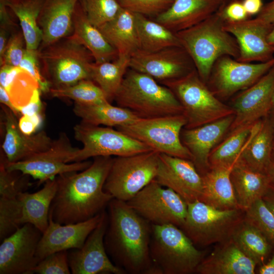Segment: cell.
I'll return each instance as SVG.
<instances>
[{"instance_id": "cell-1", "label": "cell", "mask_w": 274, "mask_h": 274, "mask_svg": "<svg viewBox=\"0 0 274 274\" xmlns=\"http://www.w3.org/2000/svg\"><path fill=\"white\" fill-rule=\"evenodd\" d=\"M113 159L111 156L95 157L85 169L55 177L57 190L49 214L54 222L77 223L104 210L114 198L104 189Z\"/></svg>"}, {"instance_id": "cell-2", "label": "cell", "mask_w": 274, "mask_h": 274, "mask_svg": "<svg viewBox=\"0 0 274 274\" xmlns=\"http://www.w3.org/2000/svg\"><path fill=\"white\" fill-rule=\"evenodd\" d=\"M108 207L104 243L113 263L130 273L156 274L150 256L152 224L125 201L113 198Z\"/></svg>"}, {"instance_id": "cell-3", "label": "cell", "mask_w": 274, "mask_h": 274, "mask_svg": "<svg viewBox=\"0 0 274 274\" xmlns=\"http://www.w3.org/2000/svg\"><path fill=\"white\" fill-rule=\"evenodd\" d=\"M224 23L217 11L198 24L176 33L181 46L190 56L200 78L206 83L219 58L228 55L237 59L239 57L237 42L226 30Z\"/></svg>"}, {"instance_id": "cell-4", "label": "cell", "mask_w": 274, "mask_h": 274, "mask_svg": "<svg viewBox=\"0 0 274 274\" xmlns=\"http://www.w3.org/2000/svg\"><path fill=\"white\" fill-rule=\"evenodd\" d=\"M118 106L138 117L150 118L183 114L182 107L167 87L151 76L127 70L114 98Z\"/></svg>"}, {"instance_id": "cell-5", "label": "cell", "mask_w": 274, "mask_h": 274, "mask_svg": "<svg viewBox=\"0 0 274 274\" xmlns=\"http://www.w3.org/2000/svg\"><path fill=\"white\" fill-rule=\"evenodd\" d=\"M150 256L157 274H190L196 272L206 257L179 227L152 224Z\"/></svg>"}, {"instance_id": "cell-6", "label": "cell", "mask_w": 274, "mask_h": 274, "mask_svg": "<svg viewBox=\"0 0 274 274\" xmlns=\"http://www.w3.org/2000/svg\"><path fill=\"white\" fill-rule=\"evenodd\" d=\"M38 50L42 73L50 89L63 88L82 80H90V67L94 58L90 52L71 36Z\"/></svg>"}, {"instance_id": "cell-7", "label": "cell", "mask_w": 274, "mask_h": 274, "mask_svg": "<svg viewBox=\"0 0 274 274\" xmlns=\"http://www.w3.org/2000/svg\"><path fill=\"white\" fill-rule=\"evenodd\" d=\"M160 83L169 88L180 103L187 121L185 128H195L234 115L232 108L213 93L196 69Z\"/></svg>"}, {"instance_id": "cell-8", "label": "cell", "mask_w": 274, "mask_h": 274, "mask_svg": "<svg viewBox=\"0 0 274 274\" xmlns=\"http://www.w3.org/2000/svg\"><path fill=\"white\" fill-rule=\"evenodd\" d=\"M244 218L242 209L220 210L198 200L188 203L180 228L195 246H207L231 238Z\"/></svg>"}, {"instance_id": "cell-9", "label": "cell", "mask_w": 274, "mask_h": 274, "mask_svg": "<svg viewBox=\"0 0 274 274\" xmlns=\"http://www.w3.org/2000/svg\"><path fill=\"white\" fill-rule=\"evenodd\" d=\"M187 123L183 114L141 118L116 129L138 140L152 150L192 161L190 151L183 144L181 133Z\"/></svg>"}, {"instance_id": "cell-10", "label": "cell", "mask_w": 274, "mask_h": 274, "mask_svg": "<svg viewBox=\"0 0 274 274\" xmlns=\"http://www.w3.org/2000/svg\"><path fill=\"white\" fill-rule=\"evenodd\" d=\"M159 154L152 150L113 158L104 190L114 198L128 201L155 179Z\"/></svg>"}, {"instance_id": "cell-11", "label": "cell", "mask_w": 274, "mask_h": 274, "mask_svg": "<svg viewBox=\"0 0 274 274\" xmlns=\"http://www.w3.org/2000/svg\"><path fill=\"white\" fill-rule=\"evenodd\" d=\"M79 149L72 146L67 135L61 133L47 150L16 162H8L2 152L1 160L10 171H19L39 181V184L54 179L61 174L80 172L88 167L92 161L70 163L71 156Z\"/></svg>"}, {"instance_id": "cell-12", "label": "cell", "mask_w": 274, "mask_h": 274, "mask_svg": "<svg viewBox=\"0 0 274 274\" xmlns=\"http://www.w3.org/2000/svg\"><path fill=\"white\" fill-rule=\"evenodd\" d=\"M75 139L83 144L71 156L70 163L97 156H126L152 150L144 143L111 127L81 122L74 127Z\"/></svg>"}, {"instance_id": "cell-13", "label": "cell", "mask_w": 274, "mask_h": 274, "mask_svg": "<svg viewBox=\"0 0 274 274\" xmlns=\"http://www.w3.org/2000/svg\"><path fill=\"white\" fill-rule=\"evenodd\" d=\"M126 202L151 224L181 228L187 213L188 204L183 198L155 179Z\"/></svg>"}, {"instance_id": "cell-14", "label": "cell", "mask_w": 274, "mask_h": 274, "mask_svg": "<svg viewBox=\"0 0 274 274\" xmlns=\"http://www.w3.org/2000/svg\"><path fill=\"white\" fill-rule=\"evenodd\" d=\"M274 65V57L264 62H244L224 55L214 63L207 84L219 99H226L258 81Z\"/></svg>"}, {"instance_id": "cell-15", "label": "cell", "mask_w": 274, "mask_h": 274, "mask_svg": "<svg viewBox=\"0 0 274 274\" xmlns=\"http://www.w3.org/2000/svg\"><path fill=\"white\" fill-rule=\"evenodd\" d=\"M43 233L26 223L0 246V274H32L39 263L36 254Z\"/></svg>"}, {"instance_id": "cell-16", "label": "cell", "mask_w": 274, "mask_h": 274, "mask_svg": "<svg viewBox=\"0 0 274 274\" xmlns=\"http://www.w3.org/2000/svg\"><path fill=\"white\" fill-rule=\"evenodd\" d=\"M129 68L147 74L157 82L176 79L196 69L182 46H172L153 52L138 50L130 58Z\"/></svg>"}, {"instance_id": "cell-17", "label": "cell", "mask_w": 274, "mask_h": 274, "mask_svg": "<svg viewBox=\"0 0 274 274\" xmlns=\"http://www.w3.org/2000/svg\"><path fill=\"white\" fill-rule=\"evenodd\" d=\"M274 65L258 81L234 96L231 107L234 118L227 134L253 125L266 116L272 107Z\"/></svg>"}, {"instance_id": "cell-18", "label": "cell", "mask_w": 274, "mask_h": 274, "mask_svg": "<svg viewBox=\"0 0 274 274\" xmlns=\"http://www.w3.org/2000/svg\"><path fill=\"white\" fill-rule=\"evenodd\" d=\"M108 215L104 211L101 220L89 235L80 249L68 252L69 266L73 274H123L125 271L116 265L108 256L104 237Z\"/></svg>"}, {"instance_id": "cell-19", "label": "cell", "mask_w": 274, "mask_h": 274, "mask_svg": "<svg viewBox=\"0 0 274 274\" xmlns=\"http://www.w3.org/2000/svg\"><path fill=\"white\" fill-rule=\"evenodd\" d=\"M155 180L162 186L173 190L187 204L200 198L202 177L192 160L159 153Z\"/></svg>"}, {"instance_id": "cell-20", "label": "cell", "mask_w": 274, "mask_h": 274, "mask_svg": "<svg viewBox=\"0 0 274 274\" xmlns=\"http://www.w3.org/2000/svg\"><path fill=\"white\" fill-rule=\"evenodd\" d=\"M272 24L257 17L224 23V28L235 39L239 48L236 59L244 62H264L273 57L274 49L268 42Z\"/></svg>"}, {"instance_id": "cell-21", "label": "cell", "mask_w": 274, "mask_h": 274, "mask_svg": "<svg viewBox=\"0 0 274 274\" xmlns=\"http://www.w3.org/2000/svg\"><path fill=\"white\" fill-rule=\"evenodd\" d=\"M85 221L61 224L49 215V224L38 246L36 257L39 262L48 255L58 251L80 249L101 219L104 212Z\"/></svg>"}, {"instance_id": "cell-22", "label": "cell", "mask_w": 274, "mask_h": 274, "mask_svg": "<svg viewBox=\"0 0 274 274\" xmlns=\"http://www.w3.org/2000/svg\"><path fill=\"white\" fill-rule=\"evenodd\" d=\"M234 118V115H231L199 127L182 129L181 141L191 153L201 175L210 169V153L227 135Z\"/></svg>"}, {"instance_id": "cell-23", "label": "cell", "mask_w": 274, "mask_h": 274, "mask_svg": "<svg viewBox=\"0 0 274 274\" xmlns=\"http://www.w3.org/2000/svg\"><path fill=\"white\" fill-rule=\"evenodd\" d=\"M5 136L2 145L3 153L9 162H16L48 150L53 141L43 130L32 135L23 133L18 118L12 111L2 104Z\"/></svg>"}, {"instance_id": "cell-24", "label": "cell", "mask_w": 274, "mask_h": 274, "mask_svg": "<svg viewBox=\"0 0 274 274\" xmlns=\"http://www.w3.org/2000/svg\"><path fill=\"white\" fill-rule=\"evenodd\" d=\"M79 1H44L38 19L42 32V40L38 49L72 33L74 13Z\"/></svg>"}, {"instance_id": "cell-25", "label": "cell", "mask_w": 274, "mask_h": 274, "mask_svg": "<svg viewBox=\"0 0 274 274\" xmlns=\"http://www.w3.org/2000/svg\"><path fill=\"white\" fill-rule=\"evenodd\" d=\"M257 264L232 238L218 243L196 268L199 274H254Z\"/></svg>"}, {"instance_id": "cell-26", "label": "cell", "mask_w": 274, "mask_h": 274, "mask_svg": "<svg viewBox=\"0 0 274 274\" xmlns=\"http://www.w3.org/2000/svg\"><path fill=\"white\" fill-rule=\"evenodd\" d=\"M222 0H175L154 19L176 33L203 21L220 8Z\"/></svg>"}, {"instance_id": "cell-27", "label": "cell", "mask_w": 274, "mask_h": 274, "mask_svg": "<svg viewBox=\"0 0 274 274\" xmlns=\"http://www.w3.org/2000/svg\"><path fill=\"white\" fill-rule=\"evenodd\" d=\"M234 164L212 166L201 175L203 187L200 201L220 210L241 209L230 179Z\"/></svg>"}, {"instance_id": "cell-28", "label": "cell", "mask_w": 274, "mask_h": 274, "mask_svg": "<svg viewBox=\"0 0 274 274\" xmlns=\"http://www.w3.org/2000/svg\"><path fill=\"white\" fill-rule=\"evenodd\" d=\"M230 179L238 204L244 211L262 199L271 183L267 174L253 169L240 158L232 168Z\"/></svg>"}, {"instance_id": "cell-29", "label": "cell", "mask_w": 274, "mask_h": 274, "mask_svg": "<svg viewBox=\"0 0 274 274\" xmlns=\"http://www.w3.org/2000/svg\"><path fill=\"white\" fill-rule=\"evenodd\" d=\"M73 22V30L70 36L90 52L95 63L113 61L118 57L116 50L98 28L88 20L79 1L74 13Z\"/></svg>"}, {"instance_id": "cell-30", "label": "cell", "mask_w": 274, "mask_h": 274, "mask_svg": "<svg viewBox=\"0 0 274 274\" xmlns=\"http://www.w3.org/2000/svg\"><path fill=\"white\" fill-rule=\"evenodd\" d=\"M118 56L130 57L139 49L134 14L122 8L116 17L98 27Z\"/></svg>"}, {"instance_id": "cell-31", "label": "cell", "mask_w": 274, "mask_h": 274, "mask_svg": "<svg viewBox=\"0 0 274 274\" xmlns=\"http://www.w3.org/2000/svg\"><path fill=\"white\" fill-rule=\"evenodd\" d=\"M273 147L272 132L266 116L254 124L240 158L253 169L266 174L271 163Z\"/></svg>"}, {"instance_id": "cell-32", "label": "cell", "mask_w": 274, "mask_h": 274, "mask_svg": "<svg viewBox=\"0 0 274 274\" xmlns=\"http://www.w3.org/2000/svg\"><path fill=\"white\" fill-rule=\"evenodd\" d=\"M57 190L55 178L44 183L39 191L29 193L21 192L18 197L22 207V224L29 223L43 233L49 224L50 207Z\"/></svg>"}, {"instance_id": "cell-33", "label": "cell", "mask_w": 274, "mask_h": 274, "mask_svg": "<svg viewBox=\"0 0 274 274\" xmlns=\"http://www.w3.org/2000/svg\"><path fill=\"white\" fill-rule=\"evenodd\" d=\"M73 111L82 122L95 126L117 127L131 123L139 118L130 110L113 106L109 101L90 105L75 102Z\"/></svg>"}, {"instance_id": "cell-34", "label": "cell", "mask_w": 274, "mask_h": 274, "mask_svg": "<svg viewBox=\"0 0 274 274\" xmlns=\"http://www.w3.org/2000/svg\"><path fill=\"white\" fill-rule=\"evenodd\" d=\"M139 49L155 52L172 46H181L176 33L144 15L134 13Z\"/></svg>"}, {"instance_id": "cell-35", "label": "cell", "mask_w": 274, "mask_h": 274, "mask_svg": "<svg viewBox=\"0 0 274 274\" xmlns=\"http://www.w3.org/2000/svg\"><path fill=\"white\" fill-rule=\"evenodd\" d=\"M4 1L19 19L26 48L38 50L42 40L38 19L45 0Z\"/></svg>"}, {"instance_id": "cell-36", "label": "cell", "mask_w": 274, "mask_h": 274, "mask_svg": "<svg viewBox=\"0 0 274 274\" xmlns=\"http://www.w3.org/2000/svg\"><path fill=\"white\" fill-rule=\"evenodd\" d=\"M129 57L118 56L113 61L93 62L90 67V80L102 90L110 102L115 96L129 68Z\"/></svg>"}, {"instance_id": "cell-37", "label": "cell", "mask_w": 274, "mask_h": 274, "mask_svg": "<svg viewBox=\"0 0 274 274\" xmlns=\"http://www.w3.org/2000/svg\"><path fill=\"white\" fill-rule=\"evenodd\" d=\"M231 238L240 249L258 266L265 263L273 252L262 233L245 219L234 231Z\"/></svg>"}, {"instance_id": "cell-38", "label": "cell", "mask_w": 274, "mask_h": 274, "mask_svg": "<svg viewBox=\"0 0 274 274\" xmlns=\"http://www.w3.org/2000/svg\"><path fill=\"white\" fill-rule=\"evenodd\" d=\"M253 125L227 134L226 138L211 152L209 158L210 167L234 164L249 142Z\"/></svg>"}, {"instance_id": "cell-39", "label": "cell", "mask_w": 274, "mask_h": 274, "mask_svg": "<svg viewBox=\"0 0 274 274\" xmlns=\"http://www.w3.org/2000/svg\"><path fill=\"white\" fill-rule=\"evenodd\" d=\"M21 191L14 189L0 190V239L2 241L22 225V207L18 197Z\"/></svg>"}, {"instance_id": "cell-40", "label": "cell", "mask_w": 274, "mask_h": 274, "mask_svg": "<svg viewBox=\"0 0 274 274\" xmlns=\"http://www.w3.org/2000/svg\"><path fill=\"white\" fill-rule=\"evenodd\" d=\"M49 93L53 97L69 98L76 103L84 105L109 101L101 88L90 79L82 80L63 88H51Z\"/></svg>"}, {"instance_id": "cell-41", "label": "cell", "mask_w": 274, "mask_h": 274, "mask_svg": "<svg viewBox=\"0 0 274 274\" xmlns=\"http://www.w3.org/2000/svg\"><path fill=\"white\" fill-rule=\"evenodd\" d=\"M88 20L99 27L113 19L122 8L118 0H80Z\"/></svg>"}, {"instance_id": "cell-42", "label": "cell", "mask_w": 274, "mask_h": 274, "mask_svg": "<svg viewBox=\"0 0 274 274\" xmlns=\"http://www.w3.org/2000/svg\"><path fill=\"white\" fill-rule=\"evenodd\" d=\"M244 219L262 233L274 251V216L262 199L245 211Z\"/></svg>"}, {"instance_id": "cell-43", "label": "cell", "mask_w": 274, "mask_h": 274, "mask_svg": "<svg viewBox=\"0 0 274 274\" xmlns=\"http://www.w3.org/2000/svg\"><path fill=\"white\" fill-rule=\"evenodd\" d=\"M37 88H40L37 81L21 68L5 90L13 105L20 111V109L28 103Z\"/></svg>"}, {"instance_id": "cell-44", "label": "cell", "mask_w": 274, "mask_h": 274, "mask_svg": "<svg viewBox=\"0 0 274 274\" xmlns=\"http://www.w3.org/2000/svg\"><path fill=\"white\" fill-rule=\"evenodd\" d=\"M175 0H118L122 8L154 18L166 11Z\"/></svg>"}, {"instance_id": "cell-45", "label": "cell", "mask_w": 274, "mask_h": 274, "mask_svg": "<svg viewBox=\"0 0 274 274\" xmlns=\"http://www.w3.org/2000/svg\"><path fill=\"white\" fill-rule=\"evenodd\" d=\"M68 251L53 253L41 260L33 269V273L70 274Z\"/></svg>"}, {"instance_id": "cell-46", "label": "cell", "mask_w": 274, "mask_h": 274, "mask_svg": "<svg viewBox=\"0 0 274 274\" xmlns=\"http://www.w3.org/2000/svg\"><path fill=\"white\" fill-rule=\"evenodd\" d=\"M24 37L22 30H17L10 36L0 66L8 64L19 66L22 59L26 47Z\"/></svg>"}, {"instance_id": "cell-47", "label": "cell", "mask_w": 274, "mask_h": 274, "mask_svg": "<svg viewBox=\"0 0 274 274\" xmlns=\"http://www.w3.org/2000/svg\"><path fill=\"white\" fill-rule=\"evenodd\" d=\"M19 66L28 72L37 81L41 92H49L50 85L42 74L38 50L26 48Z\"/></svg>"}, {"instance_id": "cell-48", "label": "cell", "mask_w": 274, "mask_h": 274, "mask_svg": "<svg viewBox=\"0 0 274 274\" xmlns=\"http://www.w3.org/2000/svg\"><path fill=\"white\" fill-rule=\"evenodd\" d=\"M218 12L225 22H238L251 18L244 7L242 0H232Z\"/></svg>"}, {"instance_id": "cell-49", "label": "cell", "mask_w": 274, "mask_h": 274, "mask_svg": "<svg viewBox=\"0 0 274 274\" xmlns=\"http://www.w3.org/2000/svg\"><path fill=\"white\" fill-rule=\"evenodd\" d=\"M43 119L42 114L32 116L22 115L18 120L21 131L25 134L32 135L42 126Z\"/></svg>"}, {"instance_id": "cell-50", "label": "cell", "mask_w": 274, "mask_h": 274, "mask_svg": "<svg viewBox=\"0 0 274 274\" xmlns=\"http://www.w3.org/2000/svg\"><path fill=\"white\" fill-rule=\"evenodd\" d=\"M40 88L36 89L28 103L20 109L22 115L32 116L36 114H42L43 104L41 99Z\"/></svg>"}, {"instance_id": "cell-51", "label": "cell", "mask_w": 274, "mask_h": 274, "mask_svg": "<svg viewBox=\"0 0 274 274\" xmlns=\"http://www.w3.org/2000/svg\"><path fill=\"white\" fill-rule=\"evenodd\" d=\"M270 24L274 23V0L263 5L260 13L256 17Z\"/></svg>"}, {"instance_id": "cell-52", "label": "cell", "mask_w": 274, "mask_h": 274, "mask_svg": "<svg viewBox=\"0 0 274 274\" xmlns=\"http://www.w3.org/2000/svg\"><path fill=\"white\" fill-rule=\"evenodd\" d=\"M244 7L251 18L257 15L263 7L262 0H242Z\"/></svg>"}, {"instance_id": "cell-53", "label": "cell", "mask_w": 274, "mask_h": 274, "mask_svg": "<svg viewBox=\"0 0 274 274\" xmlns=\"http://www.w3.org/2000/svg\"><path fill=\"white\" fill-rule=\"evenodd\" d=\"M0 101L10 109L16 117L20 118L22 114L20 111L13 105L7 91L0 86Z\"/></svg>"}, {"instance_id": "cell-54", "label": "cell", "mask_w": 274, "mask_h": 274, "mask_svg": "<svg viewBox=\"0 0 274 274\" xmlns=\"http://www.w3.org/2000/svg\"><path fill=\"white\" fill-rule=\"evenodd\" d=\"M262 200L274 216V184L270 183Z\"/></svg>"}, {"instance_id": "cell-55", "label": "cell", "mask_w": 274, "mask_h": 274, "mask_svg": "<svg viewBox=\"0 0 274 274\" xmlns=\"http://www.w3.org/2000/svg\"><path fill=\"white\" fill-rule=\"evenodd\" d=\"M258 273L259 274H274V251L267 261L259 266Z\"/></svg>"}, {"instance_id": "cell-56", "label": "cell", "mask_w": 274, "mask_h": 274, "mask_svg": "<svg viewBox=\"0 0 274 274\" xmlns=\"http://www.w3.org/2000/svg\"><path fill=\"white\" fill-rule=\"evenodd\" d=\"M269 122L273 135V142L274 146V105L272 106L267 115H266Z\"/></svg>"}, {"instance_id": "cell-57", "label": "cell", "mask_w": 274, "mask_h": 274, "mask_svg": "<svg viewBox=\"0 0 274 274\" xmlns=\"http://www.w3.org/2000/svg\"><path fill=\"white\" fill-rule=\"evenodd\" d=\"M266 174L270 179V182L274 184V163L272 162L266 171Z\"/></svg>"}, {"instance_id": "cell-58", "label": "cell", "mask_w": 274, "mask_h": 274, "mask_svg": "<svg viewBox=\"0 0 274 274\" xmlns=\"http://www.w3.org/2000/svg\"><path fill=\"white\" fill-rule=\"evenodd\" d=\"M268 42L269 44L274 49V23L268 36Z\"/></svg>"}, {"instance_id": "cell-59", "label": "cell", "mask_w": 274, "mask_h": 274, "mask_svg": "<svg viewBox=\"0 0 274 274\" xmlns=\"http://www.w3.org/2000/svg\"><path fill=\"white\" fill-rule=\"evenodd\" d=\"M232 0H222L221 6L218 11L221 10L228 3H229Z\"/></svg>"}, {"instance_id": "cell-60", "label": "cell", "mask_w": 274, "mask_h": 274, "mask_svg": "<svg viewBox=\"0 0 274 274\" xmlns=\"http://www.w3.org/2000/svg\"><path fill=\"white\" fill-rule=\"evenodd\" d=\"M271 162L274 163V146L271 153Z\"/></svg>"}, {"instance_id": "cell-61", "label": "cell", "mask_w": 274, "mask_h": 274, "mask_svg": "<svg viewBox=\"0 0 274 274\" xmlns=\"http://www.w3.org/2000/svg\"><path fill=\"white\" fill-rule=\"evenodd\" d=\"M274 105V96H273V100H272V106Z\"/></svg>"}]
</instances>
